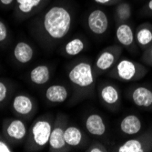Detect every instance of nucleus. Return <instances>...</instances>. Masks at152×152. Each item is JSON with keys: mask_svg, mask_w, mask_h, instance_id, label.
I'll use <instances>...</instances> for the list:
<instances>
[{"mask_svg": "<svg viewBox=\"0 0 152 152\" xmlns=\"http://www.w3.org/2000/svg\"><path fill=\"white\" fill-rule=\"evenodd\" d=\"M72 23L70 12L63 7H51L44 17V28L53 39H62L69 32Z\"/></svg>", "mask_w": 152, "mask_h": 152, "instance_id": "nucleus-1", "label": "nucleus"}, {"mask_svg": "<svg viewBox=\"0 0 152 152\" xmlns=\"http://www.w3.org/2000/svg\"><path fill=\"white\" fill-rule=\"evenodd\" d=\"M68 79L79 88L87 89L91 88L95 82L92 65L87 61L76 64L68 71Z\"/></svg>", "mask_w": 152, "mask_h": 152, "instance_id": "nucleus-2", "label": "nucleus"}, {"mask_svg": "<svg viewBox=\"0 0 152 152\" xmlns=\"http://www.w3.org/2000/svg\"><path fill=\"white\" fill-rule=\"evenodd\" d=\"M52 129V124L49 120L44 118L37 120L31 128V137L34 144L39 148L48 144Z\"/></svg>", "mask_w": 152, "mask_h": 152, "instance_id": "nucleus-3", "label": "nucleus"}, {"mask_svg": "<svg viewBox=\"0 0 152 152\" xmlns=\"http://www.w3.org/2000/svg\"><path fill=\"white\" fill-rule=\"evenodd\" d=\"M142 68L136 62L123 58L121 59L115 67V74L117 77L123 81H132L137 78H140Z\"/></svg>", "mask_w": 152, "mask_h": 152, "instance_id": "nucleus-4", "label": "nucleus"}, {"mask_svg": "<svg viewBox=\"0 0 152 152\" xmlns=\"http://www.w3.org/2000/svg\"><path fill=\"white\" fill-rule=\"evenodd\" d=\"M88 26L95 35H103L108 28V18L101 9H95L88 17Z\"/></svg>", "mask_w": 152, "mask_h": 152, "instance_id": "nucleus-5", "label": "nucleus"}, {"mask_svg": "<svg viewBox=\"0 0 152 152\" xmlns=\"http://www.w3.org/2000/svg\"><path fill=\"white\" fill-rule=\"evenodd\" d=\"M85 128L90 135L96 137H101L107 131L106 123L103 118L98 113H92L86 118Z\"/></svg>", "mask_w": 152, "mask_h": 152, "instance_id": "nucleus-6", "label": "nucleus"}, {"mask_svg": "<svg viewBox=\"0 0 152 152\" xmlns=\"http://www.w3.org/2000/svg\"><path fill=\"white\" fill-rule=\"evenodd\" d=\"M119 128L124 134L132 136L141 131L142 122L137 116L134 114H129L121 119L119 123Z\"/></svg>", "mask_w": 152, "mask_h": 152, "instance_id": "nucleus-7", "label": "nucleus"}, {"mask_svg": "<svg viewBox=\"0 0 152 152\" xmlns=\"http://www.w3.org/2000/svg\"><path fill=\"white\" fill-rule=\"evenodd\" d=\"M133 103L140 107L152 106V90L147 87H137L131 93Z\"/></svg>", "mask_w": 152, "mask_h": 152, "instance_id": "nucleus-8", "label": "nucleus"}, {"mask_svg": "<svg viewBox=\"0 0 152 152\" xmlns=\"http://www.w3.org/2000/svg\"><path fill=\"white\" fill-rule=\"evenodd\" d=\"M12 108L16 113L19 115H28L32 112L34 108V102L26 95H17L13 99L12 101Z\"/></svg>", "mask_w": 152, "mask_h": 152, "instance_id": "nucleus-9", "label": "nucleus"}, {"mask_svg": "<svg viewBox=\"0 0 152 152\" xmlns=\"http://www.w3.org/2000/svg\"><path fill=\"white\" fill-rule=\"evenodd\" d=\"M6 133L10 139L16 141H20L25 139L27 129L26 124L21 119H12L6 128Z\"/></svg>", "mask_w": 152, "mask_h": 152, "instance_id": "nucleus-10", "label": "nucleus"}, {"mask_svg": "<svg viewBox=\"0 0 152 152\" xmlns=\"http://www.w3.org/2000/svg\"><path fill=\"white\" fill-rule=\"evenodd\" d=\"M47 99L54 104H60L65 102L67 99L68 91L66 88L63 85L55 84L49 86L46 90Z\"/></svg>", "mask_w": 152, "mask_h": 152, "instance_id": "nucleus-11", "label": "nucleus"}, {"mask_svg": "<svg viewBox=\"0 0 152 152\" xmlns=\"http://www.w3.org/2000/svg\"><path fill=\"white\" fill-rule=\"evenodd\" d=\"M117 59V55L109 49H105L99 54L96 59V67L99 71L104 72L111 68Z\"/></svg>", "mask_w": 152, "mask_h": 152, "instance_id": "nucleus-12", "label": "nucleus"}, {"mask_svg": "<svg viewBox=\"0 0 152 152\" xmlns=\"http://www.w3.org/2000/svg\"><path fill=\"white\" fill-rule=\"evenodd\" d=\"M14 57L19 63H28L34 57V50L28 43L20 41L14 48Z\"/></svg>", "mask_w": 152, "mask_h": 152, "instance_id": "nucleus-13", "label": "nucleus"}, {"mask_svg": "<svg viewBox=\"0 0 152 152\" xmlns=\"http://www.w3.org/2000/svg\"><path fill=\"white\" fill-rule=\"evenodd\" d=\"M100 99L107 106H114L119 101V91L112 84H106L99 90Z\"/></svg>", "mask_w": 152, "mask_h": 152, "instance_id": "nucleus-14", "label": "nucleus"}, {"mask_svg": "<svg viewBox=\"0 0 152 152\" xmlns=\"http://www.w3.org/2000/svg\"><path fill=\"white\" fill-rule=\"evenodd\" d=\"M64 132L65 129L61 126H56L53 128L48 141L49 148L52 151H60L67 146L65 141Z\"/></svg>", "mask_w": 152, "mask_h": 152, "instance_id": "nucleus-15", "label": "nucleus"}, {"mask_svg": "<svg viewBox=\"0 0 152 152\" xmlns=\"http://www.w3.org/2000/svg\"><path fill=\"white\" fill-rule=\"evenodd\" d=\"M116 37L119 44H121L124 47H129L134 42L135 34L129 25L121 24L117 28Z\"/></svg>", "mask_w": 152, "mask_h": 152, "instance_id": "nucleus-16", "label": "nucleus"}, {"mask_svg": "<svg viewBox=\"0 0 152 152\" xmlns=\"http://www.w3.org/2000/svg\"><path fill=\"white\" fill-rule=\"evenodd\" d=\"M30 80L36 85H44L50 78L49 67L46 65H39L35 66L30 72Z\"/></svg>", "mask_w": 152, "mask_h": 152, "instance_id": "nucleus-17", "label": "nucleus"}, {"mask_svg": "<svg viewBox=\"0 0 152 152\" xmlns=\"http://www.w3.org/2000/svg\"><path fill=\"white\" fill-rule=\"evenodd\" d=\"M65 141L69 147H78L83 140V133L76 126H69L65 129L64 132Z\"/></svg>", "mask_w": 152, "mask_h": 152, "instance_id": "nucleus-18", "label": "nucleus"}, {"mask_svg": "<svg viewBox=\"0 0 152 152\" xmlns=\"http://www.w3.org/2000/svg\"><path fill=\"white\" fill-rule=\"evenodd\" d=\"M85 47L86 45L84 41L79 37H75L69 40L65 45L64 51L67 56L74 57V56H77V55H79L81 52H83V50L85 49Z\"/></svg>", "mask_w": 152, "mask_h": 152, "instance_id": "nucleus-19", "label": "nucleus"}, {"mask_svg": "<svg viewBox=\"0 0 152 152\" xmlns=\"http://www.w3.org/2000/svg\"><path fill=\"white\" fill-rule=\"evenodd\" d=\"M118 152H144L146 148L143 145V142L137 139H130L120 145L118 148Z\"/></svg>", "mask_w": 152, "mask_h": 152, "instance_id": "nucleus-20", "label": "nucleus"}, {"mask_svg": "<svg viewBox=\"0 0 152 152\" xmlns=\"http://www.w3.org/2000/svg\"><path fill=\"white\" fill-rule=\"evenodd\" d=\"M137 42L141 47H146L152 42V28L149 26H141L135 35Z\"/></svg>", "mask_w": 152, "mask_h": 152, "instance_id": "nucleus-21", "label": "nucleus"}, {"mask_svg": "<svg viewBox=\"0 0 152 152\" xmlns=\"http://www.w3.org/2000/svg\"><path fill=\"white\" fill-rule=\"evenodd\" d=\"M42 0H17V3L18 6V9L25 13L27 14L33 10L34 7H37Z\"/></svg>", "mask_w": 152, "mask_h": 152, "instance_id": "nucleus-22", "label": "nucleus"}, {"mask_svg": "<svg viewBox=\"0 0 152 152\" xmlns=\"http://www.w3.org/2000/svg\"><path fill=\"white\" fill-rule=\"evenodd\" d=\"M117 16L119 20L126 21L131 17V7L128 3H121L117 7Z\"/></svg>", "mask_w": 152, "mask_h": 152, "instance_id": "nucleus-23", "label": "nucleus"}, {"mask_svg": "<svg viewBox=\"0 0 152 152\" xmlns=\"http://www.w3.org/2000/svg\"><path fill=\"white\" fill-rule=\"evenodd\" d=\"M7 95V87L5 83L0 81V103L3 102Z\"/></svg>", "mask_w": 152, "mask_h": 152, "instance_id": "nucleus-24", "label": "nucleus"}, {"mask_svg": "<svg viewBox=\"0 0 152 152\" xmlns=\"http://www.w3.org/2000/svg\"><path fill=\"white\" fill-rule=\"evenodd\" d=\"M7 37V28L6 25L2 22L0 21V42H2L4 41Z\"/></svg>", "mask_w": 152, "mask_h": 152, "instance_id": "nucleus-25", "label": "nucleus"}, {"mask_svg": "<svg viewBox=\"0 0 152 152\" xmlns=\"http://www.w3.org/2000/svg\"><path fill=\"white\" fill-rule=\"evenodd\" d=\"M87 151H88V152H105V151H107V149L100 145H93Z\"/></svg>", "mask_w": 152, "mask_h": 152, "instance_id": "nucleus-26", "label": "nucleus"}, {"mask_svg": "<svg viewBox=\"0 0 152 152\" xmlns=\"http://www.w3.org/2000/svg\"><path fill=\"white\" fill-rule=\"evenodd\" d=\"M10 147L3 140H0V152H11Z\"/></svg>", "mask_w": 152, "mask_h": 152, "instance_id": "nucleus-27", "label": "nucleus"}, {"mask_svg": "<svg viewBox=\"0 0 152 152\" xmlns=\"http://www.w3.org/2000/svg\"><path fill=\"white\" fill-rule=\"evenodd\" d=\"M146 56H147V60L149 62V64L152 65V47L149 48V50L148 51Z\"/></svg>", "mask_w": 152, "mask_h": 152, "instance_id": "nucleus-28", "label": "nucleus"}, {"mask_svg": "<svg viewBox=\"0 0 152 152\" xmlns=\"http://www.w3.org/2000/svg\"><path fill=\"white\" fill-rule=\"evenodd\" d=\"M96 3L99 4H102V5H106V4H109L112 0H94Z\"/></svg>", "mask_w": 152, "mask_h": 152, "instance_id": "nucleus-29", "label": "nucleus"}, {"mask_svg": "<svg viewBox=\"0 0 152 152\" xmlns=\"http://www.w3.org/2000/svg\"><path fill=\"white\" fill-rule=\"evenodd\" d=\"M14 0H0V2H1L3 5H10Z\"/></svg>", "mask_w": 152, "mask_h": 152, "instance_id": "nucleus-30", "label": "nucleus"}, {"mask_svg": "<svg viewBox=\"0 0 152 152\" xmlns=\"http://www.w3.org/2000/svg\"><path fill=\"white\" fill-rule=\"evenodd\" d=\"M148 7L149 8V10L152 11V0H149V2L148 4Z\"/></svg>", "mask_w": 152, "mask_h": 152, "instance_id": "nucleus-31", "label": "nucleus"}]
</instances>
